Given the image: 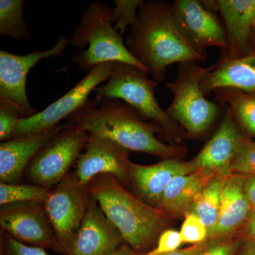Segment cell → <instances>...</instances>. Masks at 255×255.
<instances>
[{"mask_svg":"<svg viewBox=\"0 0 255 255\" xmlns=\"http://www.w3.org/2000/svg\"><path fill=\"white\" fill-rule=\"evenodd\" d=\"M126 46L157 83L164 81L172 64L206 59L184 41L174 23L172 4L163 0L142 1Z\"/></svg>","mask_w":255,"mask_h":255,"instance_id":"6da1fadb","label":"cell"},{"mask_svg":"<svg viewBox=\"0 0 255 255\" xmlns=\"http://www.w3.org/2000/svg\"><path fill=\"white\" fill-rule=\"evenodd\" d=\"M138 111L118 99L89 100L80 110L67 119L88 134L107 137L127 150L159 157H169L184 152L181 147L168 145L155 137L159 128Z\"/></svg>","mask_w":255,"mask_h":255,"instance_id":"7a4b0ae2","label":"cell"},{"mask_svg":"<svg viewBox=\"0 0 255 255\" xmlns=\"http://www.w3.org/2000/svg\"><path fill=\"white\" fill-rule=\"evenodd\" d=\"M87 188L124 243L137 254L150 246L164 227L163 211L132 195L113 176H97Z\"/></svg>","mask_w":255,"mask_h":255,"instance_id":"3957f363","label":"cell"},{"mask_svg":"<svg viewBox=\"0 0 255 255\" xmlns=\"http://www.w3.org/2000/svg\"><path fill=\"white\" fill-rule=\"evenodd\" d=\"M113 7L102 1L89 5L69 38L76 48H86L74 53L72 60L84 72H90L100 64L121 62L130 64L148 73L147 69L127 49L122 35L112 25ZM149 75V74H148Z\"/></svg>","mask_w":255,"mask_h":255,"instance_id":"277c9868","label":"cell"},{"mask_svg":"<svg viewBox=\"0 0 255 255\" xmlns=\"http://www.w3.org/2000/svg\"><path fill=\"white\" fill-rule=\"evenodd\" d=\"M157 82L148 73L130 64L114 62L110 79L96 88V98L123 100L159 127L166 136L178 140L183 135L182 128L159 107L155 92Z\"/></svg>","mask_w":255,"mask_h":255,"instance_id":"5b68a950","label":"cell"},{"mask_svg":"<svg viewBox=\"0 0 255 255\" xmlns=\"http://www.w3.org/2000/svg\"><path fill=\"white\" fill-rule=\"evenodd\" d=\"M216 65L202 68L196 62L179 64L177 79L166 85L173 94L166 114L191 136L205 133L221 112L219 105L206 100L200 85L204 75Z\"/></svg>","mask_w":255,"mask_h":255,"instance_id":"8992f818","label":"cell"},{"mask_svg":"<svg viewBox=\"0 0 255 255\" xmlns=\"http://www.w3.org/2000/svg\"><path fill=\"white\" fill-rule=\"evenodd\" d=\"M88 137L86 130L67 122L28 164V174L32 182L48 189L59 184L78 160Z\"/></svg>","mask_w":255,"mask_h":255,"instance_id":"52a82bcc","label":"cell"},{"mask_svg":"<svg viewBox=\"0 0 255 255\" xmlns=\"http://www.w3.org/2000/svg\"><path fill=\"white\" fill-rule=\"evenodd\" d=\"M114 64L110 62L97 65L72 90L46 109L32 117L20 119L10 138L45 131L59 126L62 120L68 119L86 103L97 87L110 79Z\"/></svg>","mask_w":255,"mask_h":255,"instance_id":"ba28073f","label":"cell"},{"mask_svg":"<svg viewBox=\"0 0 255 255\" xmlns=\"http://www.w3.org/2000/svg\"><path fill=\"white\" fill-rule=\"evenodd\" d=\"M89 197L87 187L79 183L75 174H69L50 191L43 204L64 255H68L81 226Z\"/></svg>","mask_w":255,"mask_h":255,"instance_id":"9c48e42d","label":"cell"},{"mask_svg":"<svg viewBox=\"0 0 255 255\" xmlns=\"http://www.w3.org/2000/svg\"><path fill=\"white\" fill-rule=\"evenodd\" d=\"M68 43L69 38L59 36L56 44L44 51L35 50L21 55L0 50V101L14 106L21 114V119L38 113L28 102L26 94L28 73L41 60L62 56Z\"/></svg>","mask_w":255,"mask_h":255,"instance_id":"30bf717a","label":"cell"},{"mask_svg":"<svg viewBox=\"0 0 255 255\" xmlns=\"http://www.w3.org/2000/svg\"><path fill=\"white\" fill-rule=\"evenodd\" d=\"M172 16L176 27L188 45L205 56L210 47L228 49L226 31L222 21L197 0H175Z\"/></svg>","mask_w":255,"mask_h":255,"instance_id":"8fae6325","label":"cell"},{"mask_svg":"<svg viewBox=\"0 0 255 255\" xmlns=\"http://www.w3.org/2000/svg\"><path fill=\"white\" fill-rule=\"evenodd\" d=\"M0 226L20 243L62 254L44 204L41 203L32 201L1 206Z\"/></svg>","mask_w":255,"mask_h":255,"instance_id":"7c38bea8","label":"cell"},{"mask_svg":"<svg viewBox=\"0 0 255 255\" xmlns=\"http://www.w3.org/2000/svg\"><path fill=\"white\" fill-rule=\"evenodd\" d=\"M85 152L76 162L75 177L80 184L87 187L97 176L108 174L119 182L129 177L130 150L107 137L89 134Z\"/></svg>","mask_w":255,"mask_h":255,"instance_id":"4fadbf2b","label":"cell"},{"mask_svg":"<svg viewBox=\"0 0 255 255\" xmlns=\"http://www.w3.org/2000/svg\"><path fill=\"white\" fill-rule=\"evenodd\" d=\"M124 243L117 228L90 194L85 217L67 255H112Z\"/></svg>","mask_w":255,"mask_h":255,"instance_id":"5bb4252c","label":"cell"},{"mask_svg":"<svg viewBox=\"0 0 255 255\" xmlns=\"http://www.w3.org/2000/svg\"><path fill=\"white\" fill-rule=\"evenodd\" d=\"M243 136L232 117L226 116L213 137L191 160L195 170H204L214 176L232 175L231 163Z\"/></svg>","mask_w":255,"mask_h":255,"instance_id":"9a60e30c","label":"cell"},{"mask_svg":"<svg viewBox=\"0 0 255 255\" xmlns=\"http://www.w3.org/2000/svg\"><path fill=\"white\" fill-rule=\"evenodd\" d=\"M196 172L191 162L167 158L158 163L142 165L130 162L129 177L144 202L159 209L162 196L171 181L177 176Z\"/></svg>","mask_w":255,"mask_h":255,"instance_id":"2e32d148","label":"cell"},{"mask_svg":"<svg viewBox=\"0 0 255 255\" xmlns=\"http://www.w3.org/2000/svg\"><path fill=\"white\" fill-rule=\"evenodd\" d=\"M217 9L227 39L221 58H236L251 52L249 43L255 30V0H217Z\"/></svg>","mask_w":255,"mask_h":255,"instance_id":"e0dca14e","label":"cell"},{"mask_svg":"<svg viewBox=\"0 0 255 255\" xmlns=\"http://www.w3.org/2000/svg\"><path fill=\"white\" fill-rule=\"evenodd\" d=\"M246 179L240 174L225 179L219 218L209 231V241H225L248 222L253 209L245 190Z\"/></svg>","mask_w":255,"mask_h":255,"instance_id":"ac0fdd59","label":"cell"},{"mask_svg":"<svg viewBox=\"0 0 255 255\" xmlns=\"http://www.w3.org/2000/svg\"><path fill=\"white\" fill-rule=\"evenodd\" d=\"M65 124L23 136L13 137L0 144V180L16 184L26 166L42 147L65 127Z\"/></svg>","mask_w":255,"mask_h":255,"instance_id":"d6986e66","label":"cell"},{"mask_svg":"<svg viewBox=\"0 0 255 255\" xmlns=\"http://www.w3.org/2000/svg\"><path fill=\"white\" fill-rule=\"evenodd\" d=\"M216 64V68L201 80L204 95L220 89H233L255 95V50L239 58H220Z\"/></svg>","mask_w":255,"mask_h":255,"instance_id":"ffe728a7","label":"cell"},{"mask_svg":"<svg viewBox=\"0 0 255 255\" xmlns=\"http://www.w3.org/2000/svg\"><path fill=\"white\" fill-rule=\"evenodd\" d=\"M213 177L214 174L206 171L197 170L174 177L164 191L159 209L175 217L184 216L196 196Z\"/></svg>","mask_w":255,"mask_h":255,"instance_id":"44dd1931","label":"cell"},{"mask_svg":"<svg viewBox=\"0 0 255 255\" xmlns=\"http://www.w3.org/2000/svg\"><path fill=\"white\" fill-rule=\"evenodd\" d=\"M214 92L233 120L248 134L255 136V95L233 89H220Z\"/></svg>","mask_w":255,"mask_h":255,"instance_id":"7402d4cb","label":"cell"},{"mask_svg":"<svg viewBox=\"0 0 255 255\" xmlns=\"http://www.w3.org/2000/svg\"><path fill=\"white\" fill-rule=\"evenodd\" d=\"M226 177L214 176L206 183L198 194L187 212L196 215L204 223L209 231L219 218L221 191Z\"/></svg>","mask_w":255,"mask_h":255,"instance_id":"603a6c76","label":"cell"},{"mask_svg":"<svg viewBox=\"0 0 255 255\" xmlns=\"http://www.w3.org/2000/svg\"><path fill=\"white\" fill-rule=\"evenodd\" d=\"M23 0L0 1V35L16 41L29 39V30L23 16Z\"/></svg>","mask_w":255,"mask_h":255,"instance_id":"cb8c5ba5","label":"cell"},{"mask_svg":"<svg viewBox=\"0 0 255 255\" xmlns=\"http://www.w3.org/2000/svg\"><path fill=\"white\" fill-rule=\"evenodd\" d=\"M50 191L46 188L31 184L0 183V205L22 202L44 204Z\"/></svg>","mask_w":255,"mask_h":255,"instance_id":"d4e9b609","label":"cell"},{"mask_svg":"<svg viewBox=\"0 0 255 255\" xmlns=\"http://www.w3.org/2000/svg\"><path fill=\"white\" fill-rule=\"evenodd\" d=\"M142 0H114L112 12V22H117L114 28L122 35L128 26H132L137 20V8L142 4Z\"/></svg>","mask_w":255,"mask_h":255,"instance_id":"484cf974","label":"cell"},{"mask_svg":"<svg viewBox=\"0 0 255 255\" xmlns=\"http://www.w3.org/2000/svg\"><path fill=\"white\" fill-rule=\"evenodd\" d=\"M184 217L179 231L183 243L194 246L209 241V230L196 215L187 212Z\"/></svg>","mask_w":255,"mask_h":255,"instance_id":"4316f807","label":"cell"},{"mask_svg":"<svg viewBox=\"0 0 255 255\" xmlns=\"http://www.w3.org/2000/svg\"><path fill=\"white\" fill-rule=\"evenodd\" d=\"M233 173L255 174V142L243 137L231 163Z\"/></svg>","mask_w":255,"mask_h":255,"instance_id":"83f0119b","label":"cell"},{"mask_svg":"<svg viewBox=\"0 0 255 255\" xmlns=\"http://www.w3.org/2000/svg\"><path fill=\"white\" fill-rule=\"evenodd\" d=\"M21 119V114L14 106L0 101V140L1 141L10 139Z\"/></svg>","mask_w":255,"mask_h":255,"instance_id":"f1b7e54d","label":"cell"},{"mask_svg":"<svg viewBox=\"0 0 255 255\" xmlns=\"http://www.w3.org/2000/svg\"><path fill=\"white\" fill-rule=\"evenodd\" d=\"M182 237L179 231L167 230L161 233L155 249L147 253L149 255H159L173 253L182 244Z\"/></svg>","mask_w":255,"mask_h":255,"instance_id":"f546056e","label":"cell"},{"mask_svg":"<svg viewBox=\"0 0 255 255\" xmlns=\"http://www.w3.org/2000/svg\"><path fill=\"white\" fill-rule=\"evenodd\" d=\"M2 250V255H49L44 249L23 244L8 234H5Z\"/></svg>","mask_w":255,"mask_h":255,"instance_id":"4dcf8cb0","label":"cell"},{"mask_svg":"<svg viewBox=\"0 0 255 255\" xmlns=\"http://www.w3.org/2000/svg\"><path fill=\"white\" fill-rule=\"evenodd\" d=\"M241 246V243L239 241H213L209 248L200 255H236Z\"/></svg>","mask_w":255,"mask_h":255,"instance_id":"1f68e13d","label":"cell"},{"mask_svg":"<svg viewBox=\"0 0 255 255\" xmlns=\"http://www.w3.org/2000/svg\"><path fill=\"white\" fill-rule=\"evenodd\" d=\"M212 241H208L205 243H201V244L191 246L189 248H184V249L178 250V251H174L173 253L159 255H200L203 252L209 248ZM145 255H149L146 254Z\"/></svg>","mask_w":255,"mask_h":255,"instance_id":"d6a6232c","label":"cell"},{"mask_svg":"<svg viewBox=\"0 0 255 255\" xmlns=\"http://www.w3.org/2000/svg\"><path fill=\"white\" fill-rule=\"evenodd\" d=\"M245 190L252 208L255 210V174L246 178Z\"/></svg>","mask_w":255,"mask_h":255,"instance_id":"836d02e7","label":"cell"},{"mask_svg":"<svg viewBox=\"0 0 255 255\" xmlns=\"http://www.w3.org/2000/svg\"><path fill=\"white\" fill-rule=\"evenodd\" d=\"M244 237L246 240L255 241V210H253L251 217L245 226Z\"/></svg>","mask_w":255,"mask_h":255,"instance_id":"e575fe53","label":"cell"},{"mask_svg":"<svg viewBox=\"0 0 255 255\" xmlns=\"http://www.w3.org/2000/svg\"><path fill=\"white\" fill-rule=\"evenodd\" d=\"M240 255H255V241L246 240L242 247Z\"/></svg>","mask_w":255,"mask_h":255,"instance_id":"d590c367","label":"cell"},{"mask_svg":"<svg viewBox=\"0 0 255 255\" xmlns=\"http://www.w3.org/2000/svg\"><path fill=\"white\" fill-rule=\"evenodd\" d=\"M140 255L132 251L130 247L128 246L127 244H124L123 246L119 248L113 255Z\"/></svg>","mask_w":255,"mask_h":255,"instance_id":"8d00e7d4","label":"cell"}]
</instances>
